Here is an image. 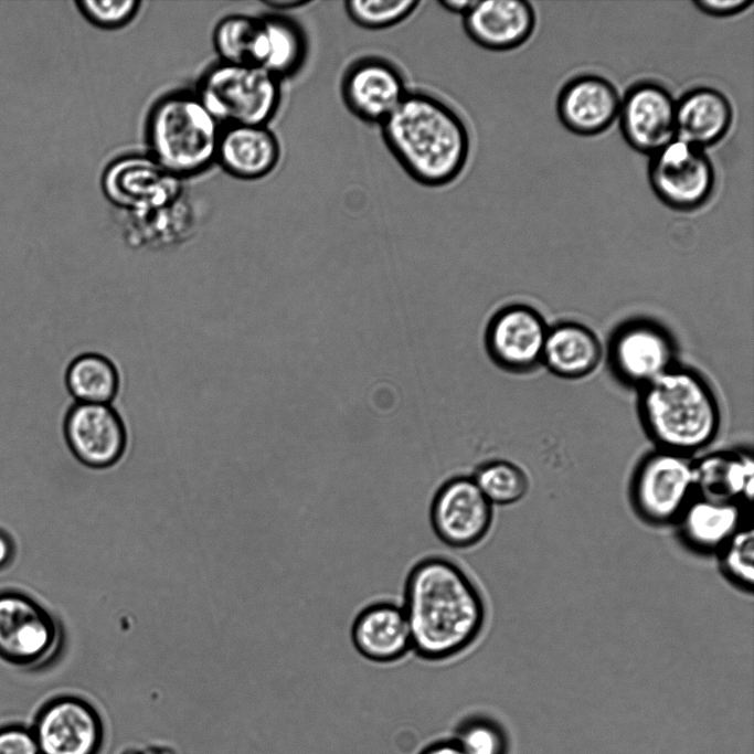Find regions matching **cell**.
<instances>
[{
    "instance_id": "cell-1",
    "label": "cell",
    "mask_w": 754,
    "mask_h": 754,
    "mask_svg": "<svg viewBox=\"0 0 754 754\" xmlns=\"http://www.w3.org/2000/svg\"><path fill=\"white\" fill-rule=\"evenodd\" d=\"M402 608L412 652L422 661L443 663L470 650L488 619L485 596L472 576L455 560L431 554L408 569Z\"/></svg>"
},
{
    "instance_id": "cell-2",
    "label": "cell",
    "mask_w": 754,
    "mask_h": 754,
    "mask_svg": "<svg viewBox=\"0 0 754 754\" xmlns=\"http://www.w3.org/2000/svg\"><path fill=\"white\" fill-rule=\"evenodd\" d=\"M380 126L392 156L422 185H447L468 162L471 139L465 120L433 94L408 91Z\"/></svg>"
},
{
    "instance_id": "cell-3",
    "label": "cell",
    "mask_w": 754,
    "mask_h": 754,
    "mask_svg": "<svg viewBox=\"0 0 754 754\" xmlns=\"http://www.w3.org/2000/svg\"><path fill=\"white\" fill-rule=\"evenodd\" d=\"M639 390L643 425L659 448L690 456L716 437L720 406L695 371L675 364Z\"/></svg>"
},
{
    "instance_id": "cell-4",
    "label": "cell",
    "mask_w": 754,
    "mask_h": 754,
    "mask_svg": "<svg viewBox=\"0 0 754 754\" xmlns=\"http://www.w3.org/2000/svg\"><path fill=\"white\" fill-rule=\"evenodd\" d=\"M222 128L194 91H174L149 111L148 153L181 179L202 173L216 162Z\"/></svg>"
},
{
    "instance_id": "cell-5",
    "label": "cell",
    "mask_w": 754,
    "mask_h": 754,
    "mask_svg": "<svg viewBox=\"0 0 754 754\" xmlns=\"http://www.w3.org/2000/svg\"><path fill=\"white\" fill-rule=\"evenodd\" d=\"M222 126L267 124L282 103V79L247 63L213 64L194 91Z\"/></svg>"
},
{
    "instance_id": "cell-6",
    "label": "cell",
    "mask_w": 754,
    "mask_h": 754,
    "mask_svg": "<svg viewBox=\"0 0 754 754\" xmlns=\"http://www.w3.org/2000/svg\"><path fill=\"white\" fill-rule=\"evenodd\" d=\"M100 184L106 199L132 220L174 206L183 193V179L169 172L149 153L117 157L104 169Z\"/></svg>"
},
{
    "instance_id": "cell-7",
    "label": "cell",
    "mask_w": 754,
    "mask_h": 754,
    "mask_svg": "<svg viewBox=\"0 0 754 754\" xmlns=\"http://www.w3.org/2000/svg\"><path fill=\"white\" fill-rule=\"evenodd\" d=\"M60 620L40 602L20 592L0 593V657L22 667H44L63 647Z\"/></svg>"
},
{
    "instance_id": "cell-8",
    "label": "cell",
    "mask_w": 754,
    "mask_h": 754,
    "mask_svg": "<svg viewBox=\"0 0 754 754\" xmlns=\"http://www.w3.org/2000/svg\"><path fill=\"white\" fill-rule=\"evenodd\" d=\"M649 157V183L665 205L691 212L711 199L716 176L704 149L675 138Z\"/></svg>"
},
{
    "instance_id": "cell-9",
    "label": "cell",
    "mask_w": 754,
    "mask_h": 754,
    "mask_svg": "<svg viewBox=\"0 0 754 754\" xmlns=\"http://www.w3.org/2000/svg\"><path fill=\"white\" fill-rule=\"evenodd\" d=\"M428 520L440 543L455 550H468L479 545L490 533L493 506L471 475H455L445 479L433 493Z\"/></svg>"
},
{
    "instance_id": "cell-10",
    "label": "cell",
    "mask_w": 754,
    "mask_h": 754,
    "mask_svg": "<svg viewBox=\"0 0 754 754\" xmlns=\"http://www.w3.org/2000/svg\"><path fill=\"white\" fill-rule=\"evenodd\" d=\"M695 497L693 460L690 456L661 449L640 463L633 480V500L647 521H677Z\"/></svg>"
},
{
    "instance_id": "cell-11",
    "label": "cell",
    "mask_w": 754,
    "mask_h": 754,
    "mask_svg": "<svg viewBox=\"0 0 754 754\" xmlns=\"http://www.w3.org/2000/svg\"><path fill=\"white\" fill-rule=\"evenodd\" d=\"M675 348L665 328L647 319H635L612 336L608 358L622 382L640 389L675 365Z\"/></svg>"
},
{
    "instance_id": "cell-12",
    "label": "cell",
    "mask_w": 754,
    "mask_h": 754,
    "mask_svg": "<svg viewBox=\"0 0 754 754\" xmlns=\"http://www.w3.org/2000/svg\"><path fill=\"white\" fill-rule=\"evenodd\" d=\"M549 326L531 306L510 304L487 323L485 347L490 360L509 372H528L541 363Z\"/></svg>"
},
{
    "instance_id": "cell-13",
    "label": "cell",
    "mask_w": 754,
    "mask_h": 754,
    "mask_svg": "<svg viewBox=\"0 0 754 754\" xmlns=\"http://www.w3.org/2000/svg\"><path fill=\"white\" fill-rule=\"evenodd\" d=\"M676 102L669 88L657 81L641 79L629 86L618 111L626 142L651 156L675 139Z\"/></svg>"
},
{
    "instance_id": "cell-14",
    "label": "cell",
    "mask_w": 754,
    "mask_h": 754,
    "mask_svg": "<svg viewBox=\"0 0 754 754\" xmlns=\"http://www.w3.org/2000/svg\"><path fill=\"white\" fill-rule=\"evenodd\" d=\"M64 437L74 457L94 469L116 465L128 445L126 425L110 404L73 405L64 420Z\"/></svg>"
},
{
    "instance_id": "cell-15",
    "label": "cell",
    "mask_w": 754,
    "mask_h": 754,
    "mask_svg": "<svg viewBox=\"0 0 754 754\" xmlns=\"http://www.w3.org/2000/svg\"><path fill=\"white\" fill-rule=\"evenodd\" d=\"M408 89L401 70L381 56L352 62L341 81V96L349 111L367 124L381 125Z\"/></svg>"
},
{
    "instance_id": "cell-16",
    "label": "cell",
    "mask_w": 754,
    "mask_h": 754,
    "mask_svg": "<svg viewBox=\"0 0 754 754\" xmlns=\"http://www.w3.org/2000/svg\"><path fill=\"white\" fill-rule=\"evenodd\" d=\"M32 732L41 754H96L103 736L97 712L76 697L46 703Z\"/></svg>"
},
{
    "instance_id": "cell-17",
    "label": "cell",
    "mask_w": 754,
    "mask_h": 754,
    "mask_svg": "<svg viewBox=\"0 0 754 754\" xmlns=\"http://www.w3.org/2000/svg\"><path fill=\"white\" fill-rule=\"evenodd\" d=\"M355 651L367 661L392 665L412 652L408 624L400 603L376 599L358 610L350 627Z\"/></svg>"
},
{
    "instance_id": "cell-18",
    "label": "cell",
    "mask_w": 754,
    "mask_h": 754,
    "mask_svg": "<svg viewBox=\"0 0 754 754\" xmlns=\"http://www.w3.org/2000/svg\"><path fill=\"white\" fill-rule=\"evenodd\" d=\"M620 96L607 78L584 73L569 79L561 88L556 111L571 132L591 137L606 131L618 117Z\"/></svg>"
},
{
    "instance_id": "cell-19",
    "label": "cell",
    "mask_w": 754,
    "mask_h": 754,
    "mask_svg": "<svg viewBox=\"0 0 754 754\" xmlns=\"http://www.w3.org/2000/svg\"><path fill=\"white\" fill-rule=\"evenodd\" d=\"M537 17L532 4L523 0H475L463 15L467 35L490 51H510L532 35Z\"/></svg>"
},
{
    "instance_id": "cell-20",
    "label": "cell",
    "mask_w": 754,
    "mask_h": 754,
    "mask_svg": "<svg viewBox=\"0 0 754 754\" xmlns=\"http://www.w3.org/2000/svg\"><path fill=\"white\" fill-rule=\"evenodd\" d=\"M308 54V40L301 25L287 17L256 18L247 64L283 79L300 71Z\"/></svg>"
},
{
    "instance_id": "cell-21",
    "label": "cell",
    "mask_w": 754,
    "mask_h": 754,
    "mask_svg": "<svg viewBox=\"0 0 754 754\" xmlns=\"http://www.w3.org/2000/svg\"><path fill=\"white\" fill-rule=\"evenodd\" d=\"M277 136L262 125L223 126L216 162L231 176L256 180L268 176L280 160Z\"/></svg>"
},
{
    "instance_id": "cell-22",
    "label": "cell",
    "mask_w": 754,
    "mask_h": 754,
    "mask_svg": "<svg viewBox=\"0 0 754 754\" xmlns=\"http://www.w3.org/2000/svg\"><path fill=\"white\" fill-rule=\"evenodd\" d=\"M733 121L730 99L719 89L699 86L676 102V138L705 149L720 142Z\"/></svg>"
},
{
    "instance_id": "cell-23",
    "label": "cell",
    "mask_w": 754,
    "mask_h": 754,
    "mask_svg": "<svg viewBox=\"0 0 754 754\" xmlns=\"http://www.w3.org/2000/svg\"><path fill=\"white\" fill-rule=\"evenodd\" d=\"M695 495L751 505L754 495V459L743 449L721 450L693 460Z\"/></svg>"
},
{
    "instance_id": "cell-24",
    "label": "cell",
    "mask_w": 754,
    "mask_h": 754,
    "mask_svg": "<svg viewBox=\"0 0 754 754\" xmlns=\"http://www.w3.org/2000/svg\"><path fill=\"white\" fill-rule=\"evenodd\" d=\"M603 349L597 336L585 325L561 321L548 329L541 363L564 379H580L599 364Z\"/></svg>"
},
{
    "instance_id": "cell-25",
    "label": "cell",
    "mask_w": 754,
    "mask_h": 754,
    "mask_svg": "<svg viewBox=\"0 0 754 754\" xmlns=\"http://www.w3.org/2000/svg\"><path fill=\"white\" fill-rule=\"evenodd\" d=\"M741 505L695 495L677 520L684 541L701 552H719L744 525Z\"/></svg>"
},
{
    "instance_id": "cell-26",
    "label": "cell",
    "mask_w": 754,
    "mask_h": 754,
    "mask_svg": "<svg viewBox=\"0 0 754 754\" xmlns=\"http://www.w3.org/2000/svg\"><path fill=\"white\" fill-rule=\"evenodd\" d=\"M65 383L77 403L110 404L118 394L120 375L109 358L89 352L70 363Z\"/></svg>"
},
{
    "instance_id": "cell-27",
    "label": "cell",
    "mask_w": 754,
    "mask_h": 754,
    "mask_svg": "<svg viewBox=\"0 0 754 754\" xmlns=\"http://www.w3.org/2000/svg\"><path fill=\"white\" fill-rule=\"evenodd\" d=\"M486 499L495 506H509L527 493L529 480L524 470L512 461L491 459L477 466L471 475Z\"/></svg>"
},
{
    "instance_id": "cell-28",
    "label": "cell",
    "mask_w": 754,
    "mask_h": 754,
    "mask_svg": "<svg viewBox=\"0 0 754 754\" xmlns=\"http://www.w3.org/2000/svg\"><path fill=\"white\" fill-rule=\"evenodd\" d=\"M420 4L417 0H349L344 2V9L357 25L384 30L406 20Z\"/></svg>"
},
{
    "instance_id": "cell-29",
    "label": "cell",
    "mask_w": 754,
    "mask_h": 754,
    "mask_svg": "<svg viewBox=\"0 0 754 754\" xmlns=\"http://www.w3.org/2000/svg\"><path fill=\"white\" fill-rule=\"evenodd\" d=\"M256 18L247 14H231L217 22L213 31V45L220 61L247 63Z\"/></svg>"
},
{
    "instance_id": "cell-30",
    "label": "cell",
    "mask_w": 754,
    "mask_h": 754,
    "mask_svg": "<svg viewBox=\"0 0 754 754\" xmlns=\"http://www.w3.org/2000/svg\"><path fill=\"white\" fill-rule=\"evenodd\" d=\"M453 741L466 754H505V734L492 720L474 713L455 730Z\"/></svg>"
},
{
    "instance_id": "cell-31",
    "label": "cell",
    "mask_w": 754,
    "mask_h": 754,
    "mask_svg": "<svg viewBox=\"0 0 754 754\" xmlns=\"http://www.w3.org/2000/svg\"><path fill=\"white\" fill-rule=\"evenodd\" d=\"M721 564L734 583L752 588L754 582V529L743 525L719 551Z\"/></svg>"
},
{
    "instance_id": "cell-32",
    "label": "cell",
    "mask_w": 754,
    "mask_h": 754,
    "mask_svg": "<svg viewBox=\"0 0 754 754\" xmlns=\"http://www.w3.org/2000/svg\"><path fill=\"white\" fill-rule=\"evenodd\" d=\"M75 3L91 23L107 30L127 25L142 4L138 0H83Z\"/></svg>"
},
{
    "instance_id": "cell-33",
    "label": "cell",
    "mask_w": 754,
    "mask_h": 754,
    "mask_svg": "<svg viewBox=\"0 0 754 754\" xmlns=\"http://www.w3.org/2000/svg\"><path fill=\"white\" fill-rule=\"evenodd\" d=\"M0 754H41L31 730L20 725L0 729Z\"/></svg>"
},
{
    "instance_id": "cell-34",
    "label": "cell",
    "mask_w": 754,
    "mask_h": 754,
    "mask_svg": "<svg viewBox=\"0 0 754 754\" xmlns=\"http://www.w3.org/2000/svg\"><path fill=\"white\" fill-rule=\"evenodd\" d=\"M694 7L711 17H733L747 10L752 0H694Z\"/></svg>"
},
{
    "instance_id": "cell-35",
    "label": "cell",
    "mask_w": 754,
    "mask_h": 754,
    "mask_svg": "<svg viewBox=\"0 0 754 754\" xmlns=\"http://www.w3.org/2000/svg\"><path fill=\"white\" fill-rule=\"evenodd\" d=\"M421 754H466L454 741L437 742L426 747Z\"/></svg>"
},
{
    "instance_id": "cell-36",
    "label": "cell",
    "mask_w": 754,
    "mask_h": 754,
    "mask_svg": "<svg viewBox=\"0 0 754 754\" xmlns=\"http://www.w3.org/2000/svg\"><path fill=\"white\" fill-rule=\"evenodd\" d=\"M474 1L475 0H439L438 4L446 11L460 14L463 17L472 6Z\"/></svg>"
},
{
    "instance_id": "cell-37",
    "label": "cell",
    "mask_w": 754,
    "mask_h": 754,
    "mask_svg": "<svg viewBox=\"0 0 754 754\" xmlns=\"http://www.w3.org/2000/svg\"><path fill=\"white\" fill-rule=\"evenodd\" d=\"M13 555V544L9 535L0 530V569L8 565Z\"/></svg>"
},
{
    "instance_id": "cell-38",
    "label": "cell",
    "mask_w": 754,
    "mask_h": 754,
    "mask_svg": "<svg viewBox=\"0 0 754 754\" xmlns=\"http://www.w3.org/2000/svg\"><path fill=\"white\" fill-rule=\"evenodd\" d=\"M265 4L276 8L278 10H290V9H297L304 6H307L310 3L308 0H272V1H265Z\"/></svg>"
},
{
    "instance_id": "cell-39",
    "label": "cell",
    "mask_w": 754,
    "mask_h": 754,
    "mask_svg": "<svg viewBox=\"0 0 754 754\" xmlns=\"http://www.w3.org/2000/svg\"><path fill=\"white\" fill-rule=\"evenodd\" d=\"M129 754H171V753H169L168 751L160 750V748H157V750L150 748L147 751L134 752V753H129Z\"/></svg>"
}]
</instances>
